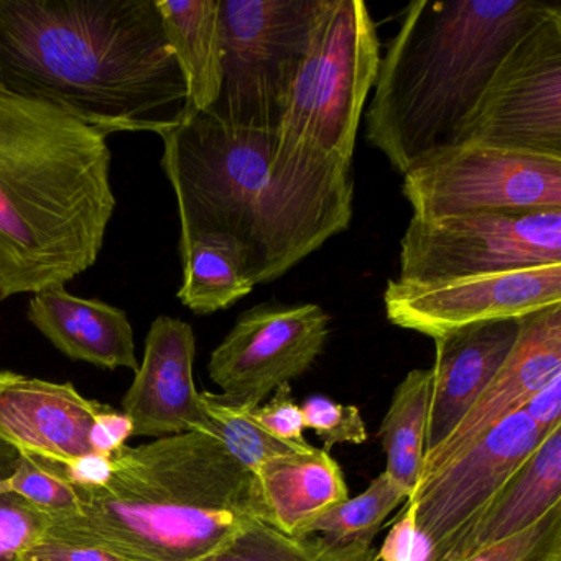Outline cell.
Returning a JSON list of instances; mask_svg holds the SVG:
<instances>
[{
    "label": "cell",
    "mask_w": 561,
    "mask_h": 561,
    "mask_svg": "<svg viewBox=\"0 0 561 561\" xmlns=\"http://www.w3.org/2000/svg\"><path fill=\"white\" fill-rule=\"evenodd\" d=\"M465 561H561V505L527 530Z\"/></svg>",
    "instance_id": "29"
},
{
    "label": "cell",
    "mask_w": 561,
    "mask_h": 561,
    "mask_svg": "<svg viewBox=\"0 0 561 561\" xmlns=\"http://www.w3.org/2000/svg\"><path fill=\"white\" fill-rule=\"evenodd\" d=\"M22 561H123L114 554L98 548L80 547V545L65 543V541L45 538L35 545Z\"/></svg>",
    "instance_id": "35"
},
{
    "label": "cell",
    "mask_w": 561,
    "mask_h": 561,
    "mask_svg": "<svg viewBox=\"0 0 561 561\" xmlns=\"http://www.w3.org/2000/svg\"><path fill=\"white\" fill-rule=\"evenodd\" d=\"M540 0H416L380 57L366 137L405 175L451 146L508 48L547 18Z\"/></svg>",
    "instance_id": "5"
},
{
    "label": "cell",
    "mask_w": 561,
    "mask_h": 561,
    "mask_svg": "<svg viewBox=\"0 0 561 561\" xmlns=\"http://www.w3.org/2000/svg\"><path fill=\"white\" fill-rule=\"evenodd\" d=\"M518 323L517 341L501 369L451 433L425 453L419 484L520 413L535 393L561 376V304L525 314Z\"/></svg>",
    "instance_id": "14"
},
{
    "label": "cell",
    "mask_w": 561,
    "mask_h": 561,
    "mask_svg": "<svg viewBox=\"0 0 561 561\" xmlns=\"http://www.w3.org/2000/svg\"><path fill=\"white\" fill-rule=\"evenodd\" d=\"M305 428L313 430L324 451L336 445H363L367 442L366 422L356 405H344L323 396H313L301 405Z\"/></svg>",
    "instance_id": "30"
},
{
    "label": "cell",
    "mask_w": 561,
    "mask_h": 561,
    "mask_svg": "<svg viewBox=\"0 0 561 561\" xmlns=\"http://www.w3.org/2000/svg\"><path fill=\"white\" fill-rule=\"evenodd\" d=\"M203 409L211 422L213 432L221 439L228 451L252 472L268 459L291 455L311 448L308 445H294L265 432L254 416L251 407L228 399L222 393L202 392Z\"/></svg>",
    "instance_id": "25"
},
{
    "label": "cell",
    "mask_w": 561,
    "mask_h": 561,
    "mask_svg": "<svg viewBox=\"0 0 561 561\" xmlns=\"http://www.w3.org/2000/svg\"><path fill=\"white\" fill-rule=\"evenodd\" d=\"M518 320L488 321L435 337L425 453L443 442L491 382L518 336Z\"/></svg>",
    "instance_id": "17"
},
{
    "label": "cell",
    "mask_w": 561,
    "mask_h": 561,
    "mask_svg": "<svg viewBox=\"0 0 561 561\" xmlns=\"http://www.w3.org/2000/svg\"><path fill=\"white\" fill-rule=\"evenodd\" d=\"M195 354L196 337L188 323L172 317L153 320L142 363L123 399L133 436L215 435L193 379Z\"/></svg>",
    "instance_id": "16"
},
{
    "label": "cell",
    "mask_w": 561,
    "mask_h": 561,
    "mask_svg": "<svg viewBox=\"0 0 561 561\" xmlns=\"http://www.w3.org/2000/svg\"><path fill=\"white\" fill-rule=\"evenodd\" d=\"M561 159V9L528 28L485 83L451 146Z\"/></svg>",
    "instance_id": "8"
},
{
    "label": "cell",
    "mask_w": 561,
    "mask_h": 561,
    "mask_svg": "<svg viewBox=\"0 0 561 561\" xmlns=\"http://www.w3.org/2000/svg\"><path fill=\"white\" fill-rule=\"evenodd\" d=\"M0 84L106 136H159L186 104L156 0H0Z\"/></svg>",
    "instance_id": "2"
},
{
    "label": "cell",
    "mask_w": 561,
    "mask_h": 561,
    "mask_svg": "<svg viewBox=\"0 0 561 561\" xmlns=\"http://www.w3.org/2000/svg\"><path fill=\"white\" fill-rule=\"evenodd\" d=\"M50 517L21 495H0V561L22 558L47 538Z\"/></svg>",
    "instance_id": "28"
},
{
    "label": "cell",
    "mask_w": 561,
    "mask_h": 561,
    "mask_svg": "<svg viewBox=\"0 0 561 561\" xmlns=\"http://www.w3.org/2000/svg\"><path fill=\"white\" fill-rule=\"evenodd\" d=\"M432 382V367L410 370L393 390L377 433L386 453V472L409 497L422 476Z\"/></svg>",
    "instance_id": "23"
},
{
    "label": "cell",
    "mask_w": 561,
    "mask_h": 561,
    "mask_svg": "<svg viewBox=\"0 0 561 561\" xmlns=\"http://www.w3.org/2000/svg\"><path fill=\"white\" fill-rule=\"evenodd\" d=\"M561 264V209L410 219L400 282H438Z\"/></svg>",
    "instance_id": "9"
},
{
    "label": "cell",
    "mask_w": 561,
    "mask_h": 561,
    "mask_svg": "<svg viewBox=\"0 0 561 561\" xmlns=\"http://www.w3.org/2000/svg\"><path fill=\"white\" fill-rule=\"evenodd\" d=\"M107 409L73 383L0 370V442L19 455L64 468L90 458L91 432Z\"/></svg>",
    "instance_id": "15"
},
{
    "label": "cell",
    "mask_w": 561,
    "mask_h": 561,
    "mask_svg": "<svg viewBox=\"0 0 561 561\" xmlns=\"http://www.w3.org/2000/svg\"><path fill=\"white\" fill-rule=\"evenodd\" d=\"M106 134L0 84V301L96 264L116 209Z\"/></svg>",
    "instance_id": "3"
},
{
    "label": "cell",
    "mask_w": 561,
    "mask_h": 561,
    "mask_svg": "<svg viewBox=\"0 0 561 561\" xmlns=\"http://www.w3.org/2000/svg\"><path fill=\"white\" fill-rule=\"evenodd\" d=\"M380 57L379 35L367 4L320 0L278 133L353 163Z\"/></svg>",
    "instance_id": "6"
},
{
    "label": "cell",
    "mask_w": 561,
    "mask_h": 561,
    "mask_svg": "<svg viewBox=\"0 0 561 561\" xmlns=\"http://www.w3.org/2000/svg\"><path fill=\"white\" fill-rule=\"evenodd\" d=\"M413 218L561 209V159L494 147H443L403 175Z\"/></svg>",
    "instance_id": "10"
},
{
    "label": "cell",
    "mask_w": 561,
    "mask_h": 561,
    "mask_svg": "<svg viewBox=\"0 0 561 561\" xmlns=\"http://www.w3.org/2000/svg\"><path fill=\"white\" fill-rule=\"evenodd\" d=\"M330 317L317 304L264 301L242 311L209 357L222 396L257 409L278 387L305 376L330 337Z\"/></svg>",
    "instance_id": "11"
},
{
    "label": "cell",
    "mask_w": 561,
    "mask_h": 561,
    "mask_svg": "<svg viewBox=\"0 0 561 561\" xmlns=\"http://www.w3.org/2000/svg\"><path fill=\"white\" fill-rule=\"evenodd\" d=\"M557 505H561V426L541 439L484 511L436 545L432 561L468 560L527 530Z\"/></svg>",
    "instance_id": "18"
},
{
    "label": "cell",
    "mask_w": 561,
    "mask_h": 561,
    "mask_svg": "<svg viewBox=\"0 0 561 561\" xmlns=\"http://www.w3.org/2000/svg\"><path fill=\"white\" fill-rule=\"evenodd\" d=\"M405 499H409L407 492L386 471L380 472L366 491L356 497H347L318 518L310 528V535H323L336 541L373 543L390 512Z\"/></svg>",
    "instance_id": "26"
},
{
    "label": "cell",
    "mask_w": 561,
    "mask_h": 561,
    "mask_svg": "<svg viewBox=\"0 0 561 561\" xmlns=\"http://www.w3.org/2000/svg\"><path fill=\"white\" fill-rule=\"evenodd\" d=\"M11 492L50 518L68 517L80 507L77 488L68 481L64 469L31 456L19 455L11 476Z\"/></svg>",
    "instance_id": "27"
},
{
    "label": "cell",
    "mask_w": 561,
    "mask_h": 561,
    "mask_svg": "<svg viewBox=\"0 0 561 561\" xmlns=\"http://www.w3.org/2000/svg\"><path fill=\"white\" fill-rule=\"evenodd\" d=\"M252 416L265 432L280 442L308 445L304 436V413L291 396L290 383L278 387L267 403L252 410Z\"/></svg>",
    "instance_id": "31"
},
{
    "label": "cell",
    "mask_w": 561,
    "mask_h": 561,
    "mask_svg": "<svg viewBox=\"0 0 561 561\" xmlns=\"http://www.w3.org/2000/svg\"><path fill=\"white\" fill-rule=\"evenodd\" d=\"M435 545L416 527L412 502L390 528V534L377 550V561H432Z\"/></svg>",
    "instance_id": "32"
},
{
    "label": "cell",
    "mask_w": 561,
    "mask_h": 561,
    "mask_svg": "<svg viewBox=\"0 0 561 561\" xmlns=\"http://www.w3.org/2000/svg\"><path fill=\"white\" fill-rule=\"evenodd\" d=\"M19 453L0 442V495L11 492V476L18 466Z\"/></svg>",
    "instance_id": "36"
},
{
    "label": "cell",
    "mask_w": 561,
    "mask_h": 561,
    "mask_svg": "<svg viewBox=\"0 0 561 561\" xmlns=\"http://www.w3.org/2000/svg\"><path fill=\"white\" fill-rule=\"evenodd\" d=\"M183 282L179 300L196 314H211L254 290L244 249L222 232L180 238Z\"/></svg>",
    "instance_id": "22"
},
{
    "label": "cell",
    "mask_w": 561,
    "mask_h": 561,
    "mask_svg": "<svg viewBox=\"0 0 561 561\" xmlns=\"http://www.w3.org/2000/svg\"><path fill=\"white\" fill-rule=\"evenodd\" d=\"M561 304V264L438 282H387L390 323L425 336L488 321L520 320Z\"/></svg>",
    "instance_id": "12"
},
{
    "label": "cell",
    "mask_w": 561,
    "mask_h": 561,
    "mask_svg": "<svg viewBox=\"0 0 561 561\" xmlns=\"http://www.w3.org/2000/svg\"><path fill=\"white\" fill-rule=\"evenodd\" d=\"M27 317L70 359L103 369H139L134 328L121 308L54 288L34 295Z\"/></svg>",
    "instance_id": "19"
},
{
    "label": "cell",
    "mask_w": 561,
    "mask_h": 561,
    "mask_svg": "<svg viewBox=\"0 0 561 561\" xmlns=\"http://www.w3.org/2000/svg\"><path fill=\"white\" fill-rule=\"evenodd\" d=\"M254 474L265 505V524L288 537L310 535L318 518L350 497L336 459L314 446L268 459Z\"/></svg>",
    "instance_id": "20"
},
{
    "label": "cell",
    "mask_w": 561,
    "mask_h": 561,
    "mask_svg": "<svg viewBox=\"0 0 561 561\" xmlns=\"http://www.w3.org/2000/svg\"><path fill=\"white\" fill-rule=\"evenodd\" d=\"M186 87L182 114L208 113L222 83L221 0H156Z\"/></svg>",
    "instance_id": "21"
},
{
    "label": "cell",
    "mask_w": 561,
    "mask_h": 561,
    "mask_svg": "<svg viewBox=\"0 0 561 561\" xmlns=\"http://www.w3.org/2000/svg\"><path fill=\"white\" fill-rule=\"evenodd\" d=\"M320 0H221L222 123L277 129L307 54Z\"/></svg>",
    "instance_id": "7"
},
{
    "label": "cell",
    "mask_w": 561,
    "mask_h": 561,
    "mask_svg": "<svg viewBox=\"0 0 561 561\" xmlns=\"http://www.w3.org/2000/svg\"><path fill=\"white\" fill-rule=\"evenodd\" d=\"M106 478L77 488L80 507L47 538L123 561H199L264 522L251 469L208 433L163 436L111 455Z\"/></svg>",
    "instance_id": "4"
},
{
    "label": "cell",
    "mask_w": 561,
    "mask_h": 561,
    "mask_svg": "<svg viewBox=\"0 0 561 561\" xmlns=\"http://www.w3.org/2000/svg\"><path fill=\"white\" fill-rule=\"evenodd\" d=\"M522 412L543 436L561 426V376L554 377L540 392L535 393Z\"/></svg>",
    "instance_id": "34"
},
{
    "label": "cell",
    "mask_w": 561,
    "mask_h": 561,
    "mask_svg": "<svg viewBox=\"0 0 561 561\" xmlns=\"http://www.w3.org/2000/svg\"><path fill=\"white\" fill-rule=\"evenodd\" d=\"M545 436L524 412L416 485L409 497L419 530L438 545L472 520L527 462Z\"/></svg>",
    "instance_id": "13"
},
{
    "label": "cell",
    "mask_w": 561,
    "mask_h": 561,
    "mask_svg": "<svg viewBox=\"0 0 561 561\" xmlns=\"http://www.w3.org/2000/svg\"><path fill=\"white\" fill-rule=\"evenodd\" d=\"M376 553L367 541H336L323 535L288 537L257 522L199 561H377Z\"/></svg>",
    "instance_id": "24"
},
{
    "label": "cell",
    "mask_w": 561,
    "mask_h": 561,
    "mask_svg": "<svg viewBox=\"0 0 561 561\" xmlns=\"http://www.w3.org/2000/svg\"><path fill=\"white\" fill-rule=\"evenodd\" d=\"M180 238L222 232L244 249L254 285L297 267L353 219V163L278 133L182 114L159 134Z\"/></svg>",
    "instance_id": "1"
},
{
    "label": "cell",
    "mask_w": 561,
    "mask_h": 561,
    "mask_svg": "<svg viewBox=\"0 0 561 561\" xmlns=\"http://www.w3.org/2000/svg\"><path fill=\"white\" fill-rule=\"evenodd\" d=\"M133 438V425L123 412H116L113 407L101 413L91 432V446L94 455L111 456L127 445Z\"/></svg>",
    "instance_id": "33"
}]
</instances>
